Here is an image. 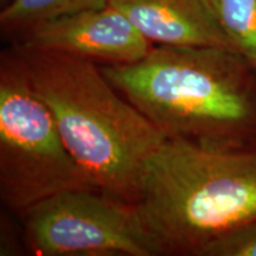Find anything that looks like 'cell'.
<instances>
[{"instance_id": "cell-1", "label": "cell", "mask_w": 256, "mask_h": 256, "mask_svg": "<svg viewBox=\"0 0 256 256\" xmlns=\"http://www.w3.org/2000/svg\"><path fill=\"white\" fill-rule=\"evenodd\" d=\"M101 72L166 139L210 148L256 144V72L223 46H154Z\"/></svg>"}, {"instance_id": "cell-2", "label": "cell", "mask_w": 256, "mask_h": 256, "mask_svg": "<svg viewBox=\"0 0 256 256\" xmlns=\"http://www.w3.org/2000/svg\"><path fill=\"white\" fill-rule=\"evenodd\" d=\"M66 148L92 184L133 203L140 174L166 136L81 57L12 43Z\"/></svg>"}, {"instance_id": "cell-3", "label": "cell", "mask_w": 256, "mask_h": 256, "mask_svg": "<svg viewBox=\"0 0 256 256\" xmlns=\"http://www.w3.org/2000/svg\"><path fill=\"white\" fill-rule=\"evenodd\" d=\"M133 204L160 255L200 256L256 222V144L210 148L166 139L144 166Z\"/></svg>"}, {"instance_id": "cell-4", "label": "cell", "mask_w": 256, "mask_h": 256, "mask_svg": "<svg viewBox=\"0 0 256 256\" xmlns=\"http://www.w3.org/2000/svg\"><path fill=\"white\" fill-rule=\"evenodd\" d=\"M70 190H98L70 154L14 48L0 55V197L19 214Z\"/></svg>"}, {"instance_id": "cell-5", "label": "cell", "mask_w": 256, "mask_h": 256, "mask_svg": "<svg viewBox=\"0 0 256 256\" xmlns=\"http://www.w3.org/2000/svg\"><path fill=\"white\" fill-rule=\"evenodd\" d=\"M18 215L31 254L160 256L134 204L102 191L60 192Z\"/></svg>"}, {"instance_id": "cell-6", "label": "cell", "mask_w": 256, "mask_h": 256, "mask_svg": "<svg viewBox=\"0 0 256 256\" xmlns=\"http://www.w3.org/2000/svg\"><path fill=\"white\" fill-rule=\"evenodd\" d=\"M14 43L78 56L98 66L139 62L154 46L110 4L51 19Z\"/></svg>"}, {"instance_id": "cell-7", "label": "cell", "mask_w": 256, "mask_h": 256, "mask_svg": "<svg viewBox=\"0 0 256 256\" xmlns=\"http://www.w3.org/2000/svg\"><path fill=\"white\" fill-rule=\"evenodd\" d=\"M110 4L156 46L235 50L209 0H110Z\"/></svg>"}, {"instance_id": "cell-8", "label": "cell", "mask_w": 256, "mask_h": 256, "mask_svg": "<svg viewBox=\"0 0 256 256\" xmlns=\"http://www.w3.org/2000/svg\"><path fill=\"white\" fill-rule=\"evenodd\" d=\"M108 4L110 0H11L0 12V30L14 43L51 19Z\"/></svg>"}, {"instance_id": "cell-9", "label": "cell", "mask_w": 256, "mask_h": 256, "mask_svg": "<svg viewBox=\"0 0 256 256\" xmlns=\"http://www.w3.org/2000/svg\"><path fill=\"white\" fill-rule=\"evenodd\" d=\"M220 26L256 72V0H209Z\"/></svg>"}, {"instance_id": "cell-10", "label": "cell", "mask_w": 256, "mask_h": 256, "mask_svg": "<svg viewBox=\"0 0 256 256\" xmlns=\"http://www.w3.org/2000/svg\"><path fill=\"white\" fill-rule=\"evenodd\" d=\"M200 256H256V222L215 240Z\"/></svg>"}, {"instance_id": "cell-11", "label": "cell", "mask_w": 256, "mask_h": 256, "mask_svg": "<svg viewBox=\"0 0 256 256\" xmlns=\"http://www.w3.org/2000/svg\"><path fill=\"white\" fill-rule=\"evenodd\" d=\"M10 2H11V0H0V2H2V8H4V6H5V5H8Z\"/></svg>"}]
</instances>
